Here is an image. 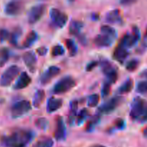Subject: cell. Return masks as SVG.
Here are the masks:
<instances>
[{"label": "cell", "mask_w": 147, "mask_h": 147, "mask_svg": "<svg viewBox=\"0 0 147 147\" xmlns=\"http://www.w3.org/2000/svg\"><path fill=\"white\" fill-rule=\"evenodd\" d=\"M47 9L45 4H38L31 7L28 11L27 17L28 22L30 24H34L42 17Z\"/></svg>", "instance_id": "9"}, {"label": "cell", "mask_w": 147, "mask_h": 147, "mask_svg": "<svg viewBox=\"0 0 147 147\" xmlns=\"http://www.w3.org/2000/svg\"><path fill=\"white\" fill-rule=\"evenodd\" d=\"M100 32L103 34H105V35H107L109 37H112V38L115 39L116 37H117V32L115 30L113 27H111L109 25H102L100 27Z\"/></svg>", "instance_id": "29"}, {"label": "cell", "mask_w": 147, "mask_h": 147, "mask_svg": "<svg viewBox=\"0 0 147 147\" xmlns=\"http://www.w3.org/2000/svg\"><path fill=\"white\" fill-rule=\"evenodd\" d=\"M9 58V50L7 47L0 49V67H3Z\"/></svg>", "instance_id": "30"}, {"label": "cell", "mask_w": 147, "mask_h": 147, "mask_svg": "<svg viewBox=\"0 0 147 147\" xmlns=\"http://www.w3.org/2000/svg\"><path fill=\"white\" fill-rule=\"evenodd\" d=\"M22 34V30L20 27H16L11 33H10L9 36V42L11 43L12 45L14 47H17L18 46V41L19 39L21 37Z\"/></svg>", "instance_id": "25"}, {"label": "cell", "mask_w": 147, "mask_h": 147, "mask_svg": "<svg viewBox=\"0 0 147 147\" xmlns=\"http://www.w3.org/2000/svg\"><path fill=\"white\" fill-rule=\"evenodd\" d=\"M34 134L28 129H17L9 136L2 138L1 142L6 147H26L32 140Z\"/></svg>", "instance_id": "1"}, {"label": "cell", "mask_w": 147, "mask_h": 147, "mask_svg": "<svg viewBox=\"0 0 147 147\" xmlns=\"http://www.w3.org/2000/svg\"><path fill=\"white\" fill-rule=\"evenodd\" d=\"M136 91L141 94L147 93V80H143L139 81L136 86Z\"/></svg>", "instance_id": "36"}, {"label": "cell", "mask_w": 147, "mask_h": 147, "mask_svg": "<svg viewBox=\"0 0 147 147\" xmlns=\"http://www.w3.org/2000/svg\"><path fill=\"white\" fill-rule=\"evenodd\" d=\"M99 14L98 13H93L91 14V19L93 20V21H97V20H99Z\"/></svg>", "instance_id": "46"}, {"label": "cell", "mask_w": 147, "mask_h": 147, "mask_svg": "<svg viewBox=\"0 0 147 147\" xmlns=\"http://www.w3.org/2000/svg\"><path fill=\"white\" fill-rule=\"evenodd\" d=\"M100 121V115H94L90 118L89 121L88 122L86 126V131L87 132H92L95 129L96 126L99 123Z\"/></svg>", "instance_id": "26"}, {"label": "cell", "mask_w": 147, "mask_h": 147, "mask_svg": "<svg viewBox=\"0 0 147 147\" xmlns=\"http://www.w3.org/2000/svg\"><path fill=\"white\" fill-rule=\"evenodd\" d=\"M22 60L24 64L29 68L31 73H34L36 69L37 58L36 55L32 51H27L22 55Z\"/></svg>", "instance_id": "14"}, {"label": "cell", "mask_w": 147, "mask_h": 147, "mask_svg": "<svg viewBox=\"0 0 147 147\" xmlns=\"http://www.w3.org/2000/svg\"><path fill=\"white\" fill-rule=\"evenodd\" d=\"M129 50L125 48V47H123V46L119 45L115 48L113 54V58L117 62L120 63L121 64H123L124 63L125 60L129 57Z\"/></svg>", "instance_id": "18"}, {"label": "cell", "mask_w": 147, "mask_h": 147, "mask_svg": "<svg viewBox=\"0 0 147 147\" xmlns=\"http://www.w3.org/2000/svg\"><path fill=\"white\" fill-rule=\"evenodd\" d=\"M45 98V92L42 89H39L35 92L32 99V105L35 109L40 107Z\"/></svg>", "instance_id": "23"}, {"label": "cell", "mask_w": 147, "mask_h": 147, "mask_svg": "<svg viewBox=\"0 0 147 147\" xmlns=\"http://www.w3.org/2000/svg\"><path fill=\"white\" fill-rule=\"evenodd\" d=\"M134 2L135 1H132V0H123V1H120V4H123V5H128V4H131Z\"/></svg>", "instance_id": "45"}, {"label": "cell", "mask_w": 147, "mask_h": 147, "mask_svg": "<svg viewBox=\"0 0 147 147\" xmlns=\"http://www.w3.org/2000/svg\"><path fill=\"white\" fill-rule=\"evenodd\" d=\"M131 119L139 123L147 121V100L140 97H136L131 105Z\"/></svg>", "instance_id": "2"}, {"label": "cell", "mask_w": 147, "mask_h": 147, "mask_svg": "<svg viewBox=\"0 0 147 147\" xmlns=\"http://www.w3.org/2000/svg\"><path fill=\"white\" fill-rule=\"evenodd\" d=\"M126 127V122L122 119H117L114 122V128L118 130H123Z\"/></svg>", "instance_id": "38"}, {"label": "cell", "mask_w": 147, "mask_h": 147, "mask_svg": "<svg viewBox=\"0 0 147 147\" xmlns=\"http://www.w3.org/2000/svg\"><path fill=\"white\" fill-rule=\"evenodd\" d=\"M63 106V100L60 98L51 97L47 102V112L48 113H53L57 111Z\"/></svg>", "instance_id": "19"}, {"label": "cell", "mask_w": 147, "mask_h": 147, "mask_svg": "<svg viewBox=\"0 0 147 147\" xmlns=\"http://www.w3.org/2000/svg\"><path fill=\"white\" fill-rule=\"evenodd\" d=\"M90 147H107V146H103V145H101V144H94V145H92V146H90Z\"/></svg>", "instance_id": "48"}, {"label": "cell", "mask_w": 147, "mask_h": 147, "mask_svg": "<svg viewBox=\"0 0 147 147\" xmlns=\"http://www.w3.org/2000/svg\"><path fill=\"white\" fill-rule=\"evenodd\" d=\"M134 88V80L131 78H128L126 81L121 85L118 89V93L119 94H126L130 93Z\"/></svg>", "instance_id": "24"}, {"label": "cell", "mask_w": 147, "mask_h": 147, "mask_svg": "<svg viewBox=\"0 0 147 147\" xmlns=\"http://www.w3.org/2000/svg\"><path fill=\"white\" fill-rule=\"evenodd\" d=\"M66 135H67V130L63 118L61 116H57L56 119V129L54 133L55 139L57 142H62L65 140Z\"/></svg>", "instance_id": "13"}, {"label": "cell", "mask_w": 147, "mask_h": 147, "mask_svg": "<svg viewBox=\"0 0 147 147\" xmlns=\"http://www.w3.org/2000/svg\"><path fill=\"white\" fill-rule=\"evenodd\" d=\"M105 20L107 22L111 24H121L123 22L121 11L119 9L111 10L106 14Z\"/></svg>", "instance_id": "17"}, {"label": "cell", "mask_w": 147, "mask_h": 147, "mask_svg": "<svg viewBox=\"0 0 147 147\" xmlns=\"http://www.w3.org/2000/svg\"><path fill=\"white\" fill-rule=\"evenodd\" d=\"M78 38L80 40V42H81V44H83V45H87V39H86V36L83 35V34H80L78 36Z\"/></svg>", "instance_id": "42"}, {"label": "cell", "mask_w": 147, "mask_h": 147, "mask_svg": "<svg viewBox=\"0 0 147 147\" xmlns=\"http://www.w3.org/2000/svg\"><path fill=\"white\" fill-rule=\"evenodd\" d=\"M139 65V60L137 59H132L126 63V69L129 72H134L138 68Z\"/></svg>", "instance_id": "34"}, {"label": "cell", "mask_w": 147, "mask_h": 147, "mask_svg": "<svg viewBox=\"0 0 147 147\" xmlns=\"http://www.w3.org/2000/svg\"><path fill=\"white\" fill-rule=\"evenodd\" d=\"M32 83V78L27 74V72H22L19 76L18 79L14 83L13 88L14 90H22L25 88L28 87L30 83Z\"/></svg>", "instance_id": "15"}, {"label": "cell", "mask_w": 147, "mask_h": 147, "mask_svg": "<svg viewBox=\"0 0 147 147\" xmlns=\"http://www.w3.org/2000/svg\"><path fill=\"white\" fill-rule=\"evenodd\" d=\"M84 27V24L83 22L80 21V20H71L69 25V32L72 35H75L76 37L80 34V32H81L82 29Z\"/></svg>", "instance_id": "20"}, {"label": "cell", "mask_w": 147, "mask_h": 147, "mask_svg": "<svg viewBox=\"0 0 147 147\" xmlns=\"http://www.w3.org/2000/svg\"><path fill=\"white\" fill-rule=\"evenodd\" d=\"M100 66L102 72L106 77V81L111 84L115 83L119 78L117 67H115L109 60L103 59L100 60Z\"/></svg>", "instance_id": "4"}, {"label": "cell", "mask_w": 147, "mask_h": 147, "mask_svg": "<svg viewBox=\"0 0 147 147\" xmlns=\"http://www.w3.org/2000/svg\"><path fill=\"white\" fill-rule=\"evenodd\" d=\"M36 51H37V53L40 56H45L48 53V49L46 47H45V46H42V47H40L39 48H37Z\"/></svg>", "instance_id": "41"}, {"label": "cell", "mask_w": 147, "mask_h": 147, "mask_svg": "<svg viewBox=\"0 0 147 147\" xmlns=\"http://www.w3.org/2000/svg\"><path fill=\"white\" fill-rule=\"evenodd\" d=\"M32 104L29 100H22L16 102L11 107V115L13 119H18L31 111Z\"/></svg>", "instance_id": "6"}, {"label": "cell", "mask_w": 147, "mask_h": 147, "mask_svg": "<svg viewBox=\"0 0 147 147\" xmlns=\"http://www.w3.org/2000/svg\"><path fill=\"white\" fill-rule=\"evenodd\" d=\"M142 47L144 49L147 48V28L145 32L144 36L143 41H142Z\"/></svg>", "instance_id": "43"}, {"label": "cell", "mask_w": 147, "mask_h": 147, "mask_svg": "<svg viewBox=\"0 0 147 147\" xmlns=\"http://www.w3.org/2000/svg\"><path fill=\"white\" fill-rule=\"evenodd\" d=\"M50 16L52 22L58 28H63L66 25L68 20V16L65 13L56 8L50 9Z\"/></svg>", "instance_id": "10"}, {"label": "cell", "mask_w": 147, "mask_h": 147, "mask_svg": "<svg viewBox=\"0 0 147 147\" xmlns=\"http://www.w3.org/2000/svg\"><path fill=\"white\" fill-rule=\"evenodd\" d=\"M142 133H143V135L144 137H146L147 139V126L146 128H144L143 130V131H142Z\"/></svg>", "instance_id": "47"}, {"label": "cell", "mask_w": 147, "mask_h": 147, "mask_svg": "<svg viewBox=\"0 0 147 147\" xmlns=\"http://www.w3.org/2000/svg\"><path fill=\"white\" fill-rule=\"evenodd\" d=\"M123 101V98L121 96H115L108 100L106 103L100 106L98 109L100 114H110L114 111Z\"/></svg>", "instance_id": "8"}, {"label": "cell", "mask_w": 147, "mask_h": 147, "mask_svg": "<svg viewBox=\"0 0 147 147\" xmlns=\"http://www.w3.org/2000/svg\"><path fill=\"white\" fill-rule=\"evenodd\" d=\"M65 54V49L60 45H57L53 47L51 50V55L53 57H59Z\"/></svg>", "instance_id": "35"}, {"label": "cell", "mask_w": 147, "mask_h": 147, "mask_svg": "<svg viewBox=\"0 0 147 147\" xmlns=\"http://www.w3.org/2000/svg\"><path fill=\"white\" fill-rule=\"evenodd\" d=\"M24 9V2L21 1H11L5 5L4 11L9 16H17L22 12Z\"/></svg>", "instance_id": "11"}, {"label": "cell", "mask_w": 147, "mask_h": 147, "mask_svg": "<svg viewBox=\"0 0 147 147\" xmlns=\"http://www.w3.org/2000/svg\"><path fill=\"white\" fill-rule=\"evenodd\" d=\"M9 36L10 33L8 30H6V29H1L0 30V42H1L9 39Z\"/></svg>", "instance_id": "39"}, {"label": "cell", "mask_w": 147, "mask_h": 147, "mask_svg": "<svg viewBox=\"0 0 147 147\" xmlns=\"http://www.w3.org/2000/svg\"><path fill=\"white\" fill-rule=\"evenodd\" d=\"M54 142L51 138L45 137L37 140L32 147H53Z\"/></svg>", "instance_id": "28"}, {"label": "cell", "mask_w": 147, "mask_h": 147, "mask_svg": "<svg viewBox=\"0 0 147 147\" xmlns=\"http://www.w3.org/2000/svg\"><path fill=\"white\" fill-rule=\"evenodd\" d=\"M76 86V81L72 76H65L55 84L53 93L56 95H61L70 91Z\"/></svg>", "instance_id": "3"}, {"label": "cell", "mask_w": 147, "mask_h": 147, "mask_svg": "<svg viewBox=\"0 0 147 147\" xmlns=\"http://www.w3.org/2000/svg\"><path fill=\"white\" fill-rule=\"evenodd\" d=\"M34 124L37 126L38 129H41V130L46 131L49 127V121L46 118L41 117L38 118V119H36L35 122H34Z\"/></svg>", "instance_id": "32"}, {"label": "cell", "mask_w": 147, "mask_h": 147, "mask_svg": "<svg viewBox=\"0 0 147 147\" xmlns=\"http://www.w3.org/2000/svg\"><path fill=\"white\" fill-rule=\"evenodd\" d=\"M141 38V33L137 26H133L131 33H126L121 39L119 45L128 49L134 47Z\"/></svg>", "instance_id": "5"}, {"label": "cell", "mask_w": 147, "mask_h": 147, "mask_svg": "<svg viewBox=\"0 0 147 147\" xmlns=\"http://www.w3.org/2000/svg\"><path fill=\"white\" fill-rule=\"evenodd\" d=\"M60 68L57 66H50L41 75L40 78V82L42 86L48 84L53 78L59 75L60 73Z\"/></svg>", "instance_id": "12"}, {"label": "cell", "mask_w": 147, "mask_h": 147, "mask_svg": "<svg viewBox=\"0 0 147 147\" xmlns=\"http://www.w3.org/2000/svg\"><path fill=\"white\" fill-rule=\"evenodd\" d=\"M90 116V112L88 109H83L81 111H80L78 114L76 116V123L77 125H80L84 122V121Z\"/></svg>", "instance_id": "31"}, {"label": "cell", "mask_w": 147, "mask_h": 147, "mask_svg": "<svg viewBox=\"0 0 147 147\" xmlns=\"http://www.w3.org/2000/svg\"><path fill=\"white\" fill-rule=\"evenodd\" d=\"M65 43V46L68 50L70 56L73 57V56L76 55L78 49V46L74 40H72V39H66Z\"/></svg>", "instance_id": "27"}, {"label": "cell", "mask_w": 147, "mask_h": 147, "mask_svg": "<svg viewBox=\"0 0 147 147\" xmlns=\"http://www.w3.org/2000/svg\"><path fill=\"white\" fill-rule=\"evenodd\" d=\"M78 109V100H72L70 104V113L68 116V123L70 126H72L76 121Z\"/></svg>", "instance_id": "22"}, {"label": "cell", "mask_w": 147, "mask_h": 147, "mask_svg": "<svg viewBox=\"0 0 147 147\" xmlns=\"http://www.w3.org/2000/svg\"><path fill=\"white\" fill-rule=\"evenodd\" d=\"M37 37H38V35H37V33L35 31L32 30V31L30 32L27 35V37H25V39H24V42H23L22 45L21 46V48L25 49L30 47L37 41Z\"/></svg>", "instance_id": "21"}, {"label": "cell", "mask_w": 147, "mask_h": 147, "mask_svg": "<svg viewBox=\"0 0 147 147\" xmlns=\"http://www.w3.org/2000/svg\"><path fill=\"white\" fill-rule=\"evenodd\" d=\"M20 72V68L16 65L9 66L0 77V86L1 87H7L16 78Z\"/></svg>", "instance_id": "7"}, {"label": "cell", "mask_w": 147, "mask_h": 147, "mask_svg": "<svg viewBox=\"0 0 147 147\" xmlns=\"http://www.w3.org/2000/svg\"><path fill=\"white\" fill-rule=\"evenodd\" d=\"M113 42H114V39L103 34L97 35L93 40L94 44L98 47H100V48L110 47L113 45Z\"/></svg>", "instance_id": "16"}, {"label": "cell", "mask_w": 147, "mask_h": 147, "mask_svg": "<svg viewBox=\"0 0 147 147\" xmlns=\"http://www.w3.org/2000/svg\"><path fill=\"white\" fill-rule=\"evenodd\" d=\"M98 65V62L95 61V60L90 62V63H89L88 64L86 65V71H87V72L92 71V70H93V69H94L95 67H96V66Z\"/></svg>", "instance_id": "40"}, {"label": "cell", "mask_w": 147, "mask_h": 147, "mask_svg": "<svg viewBox=\"0 0 147 147\" xmlns=\"http://www.w3.org/2000/svg\"><path fill=\"white\" fill-rule=\"evenodd\" d=\"M111 84L109 83V82L106 81L104 82L103 85V87H102L101 89V95H102V97L103 98H106L110 94V92H111Z\"/></svg>", "instance_id": "37"}, {"label": "cell", "mask_w": 147, "mask_h": 147, "mask_svg": "<svg viewBox=\"0 0 147 147\" xmlns=\"http://www.w3.org/2000/svg\"><path fill=\"white\" fill-rule=\"evenodd\" d=\"M100 100V96L97 93H94L89 96L88 99V106L90 108H94L98 104Z\"/></svg>", "instance_id": "33"}, {"label": "cell", "mask_w": 147, "mask_h": 147, "mask_svg": "<svg viewBox=\"0 0 147 147\" xmlns=\"http://www.w3.org/2000/svg\"><path fill=\"white\" fill-rule=\"evenodd\" d=\"M139 76L141 78H142L144 79V80H147V68L144 69L143 71L141 72V73L139 74Z\"/></svg>", "instance_id": "44"}]
</instances>
